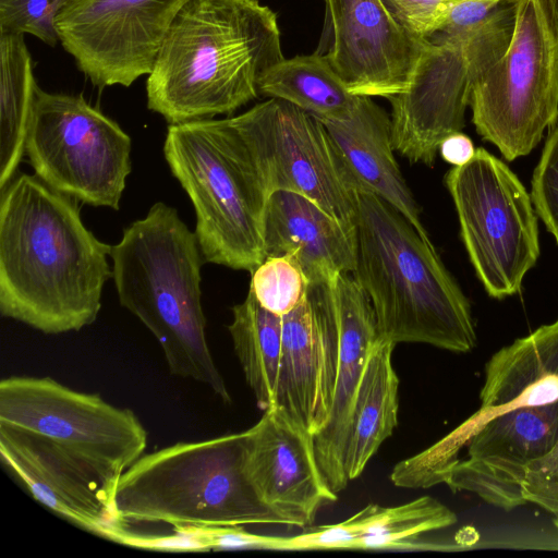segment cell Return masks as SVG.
<instances>
[{
	"instance_id": "obj_1",
	"label": "cell",
	"mask_w": 558,
	"mask_h": 558,
	"mask_svg": "<svg viewBox=\"0 0 558 558\" xmlns=\"http://www.w3.org/2000/svg\"><path fill=\"white\" fill-rule=\"evenodd\" d=\"M111 246L83 223L75 199L37 175L1 190L0 313L44 333L78 331L101 307Z\"/></svg>"
},
{
	"instance_id": "obj_2",
	"label": "cell",
	"mask_w": 558,
	"mask_h": 558,
	"mask_svg": "<svg viewBox=\"0 0 558 558\" xmlns=\"http://www.w3.org/2000/svg\"><path fill=\"white\" fill-rule=\"evenodd\" d=\"M282 59L277 16L267 5L190 0L147 75V107L169 124L230 114L257 98L259 78Z\"/></svg>"
},
{
	"instance_id": "obj_3",
	"label": "cell",
	"mask_w": 558,
	"mask_h": 558,
	"mask_svg": "<svg viewBox=\"0 0 558 558\" xmlns=\"http://www.w3.org/2000/svg\"><path fill=\"white\" fill-rule=\"evenodd\" d=\"M356 266L379 336L456 353L477 342L471 305L432 241L392 205L356 191Z\"/></svg>"
},
{
	"instance_id": "obj_4",
	"label": "cell",
	"mask_w": 558,
	"mask_h": 558,
	"mask_svg": "<svg viewBox=\"0 0 558 558\" xmlns=\"http://www.w3.org/2000/svg\"><path fill=\"white\" fill-rule=\"evenodd\" d=\"M120 304L159 342L169 372L232 398L211 355L202 306L203 254L175 208L158 202L111 246Z\"/></svg>"
},
{
	"instance_id": "obj_5",
	"label": "cell",
	"mask_w": 558,
	"mask_h": 558,
	"mask_svg": "<svg viewBox=\"0 0 558 558\" xmlns=\"http://www.w3.org/2000/svg\"><path fill=\"white\" fill-rule=\"evenodd\" d=\"M163 154L194 206L204 260L252 272L265 258L270 193L233 117L169 124Z\"/></svg>"
},
{
	"instance_id": "obj_6",
	"label": "cell",
	"mask_w": 558,
	"mask_h": 558,
	"mask_svg": "<svg viewBox=\"0 0 558 558\" xmlns=\"http://www.w3.org/2000/svg\"><path fill=\"white\" fill-rule=\"evenodd\" d=\"M114 504L130 523L173 529L283 525L243 472V432L180 441L143 454L119 478Z\"/></svg>"
},
{
	"instance_id": "obj_7",
	"label": "cell",
	"mask_w": 558,
	"mask_h": 558,
	"mask_svg": "<svg viewBox=\"0 0 558 558\" xmlns=\"http://www.w3.org/2000/svg\"><path fill=\"white\" fill-rule=\"evenodd\" d=\"M504 54L472 84L469 107L483 141L507 161L529 155L558 122V26L551 0H514Z\"/></svg>"
},
{
	"instance_id": "obj_8",
	"label": "cell",
	"mask_w": 558,
	"mask_h": 558,
	"mask_svg": "<svg viewBox=\"0 0 558 558\" xmlns=\"http://www.w3.org/2000/svg\"><path fill=\"white\" fill-rule=\"evenodd\" d=\"M445 183L460 234L486 293L502 300L520 293L541 254L531 194L509 166L480 147L465 165L451 168Z\"/></svg>"
},
{
	"instance_id": "obj_9",
	"label": "cell",
	"mask_w": 558,
	"mask_h": 558,
	"mask_svg": "<svg viewBox=\"0 0 558 558\" xmlns=\"http://www.w3.org/2000/svg\"><path fill=\"white\" fill-rule=\"evenodd\" d=\"M25 153L36 175L75 201L118 210L131 173V138L82 95L38 89Z\"/></svg>"
},
{
	"instance_id": "obj_10",
	"label": "cell",
	"mask_w": 558,
	"mask_h": 558,
	"mask_svg": "<svg viewBox=\"0 0 558 558\" xmlns=\"http://www.w3.org/2000/svg\"><path fill=\"white\" fill-rule=\"evenodd\" d=\"M558 439V401L541 407L502 404L480 409L432 447L444 464L433 485L468 492L490 506L511 511L526 505V466Z\"/></svg>"
},
{
	"instance_id": "obj_11",
	"label": "cell",
	"mask_w": 558,
	"mask_h": 558,
	"mask_svg": "<svg viewBox=\"0 0 558 558\" xmlns=\"http://www.w3.org/2000/svg\"><path fill=\"white\" fill-rule=\"evenodd\" d=\"M0 423L51 438L117 483L147 446V430L132 410L48 376L3 378Z\"/></svg>"
},
{
	"instance_id": "obj_12",
	"label": "cell",
	"mask_w": 558,
	"mask_h": 558,
	"mask_svg": "<svg viewBox=\"0 0 558 558\" xmlns=\"http://www.w3.org/2000/svg\"><path fill=\"white\" fill-rule=\"evenodd\" d=\"M269 193L301 194L338 220L355 226L356 189L318 117L270 98L233 117Z\"/></svg>"
},
{
	"instance_id": "obj_13",
	"label": "cell",
	"mask_w": 558,
	"mask_h": 558,
	"mask_svg": "<svg viewBox=\"0 0 558 558\" xmlns=\"http://www.w3.org/2000/svg\"><path fill=\"white\" fill-rule=\"evenodd\" d=\"M190 0H71L60 44L90 83L131 86L148 75L167 29Z\"/></svg>"
},
{
	"instance_id": "obj_14",
	"label": "cell",
	"mask_w": 558,
	"mask_h": 558,
	"mask_svg": "<svg viewBox=\"0 0 558 558\" xmlns=\"http://www.w3.org/2000/svg\"><path fill=\"white\" fill-rule=\"evenodd\" d=\"M318 47L348 90L390 98L408 89L428 38L405 31L381 0H323Z\"/></svg>"
},
{
	"instance_id": "obj_15",
	"label": "cell",
	"mask_w": 558,
	"mask_h": 558,
	"mask_svg": "<svg viewBox=\"0 0 558 558\" xmlns=\"http://www.w3.org/2000/svg\"><path fill=\"white\" fill-rule=\"evenodd\" d=\"M2 462L43 506L73 524L114 541L125 531L116 504L118 483L41 434L0 423Z\"/></svg>"
},
{
	"instance_id": "obj_16",
	"label": "cell",
	"mask_w": 558,
	"mask_h": 558,
	"mask_svg": "<svg viewBox=\"0 0 558 558\" xmlns=\"http://www.w3.org/2000/svg\"><path fill=\"white\" fill-rule=\"evenodd\" d=\"M243 472L259 504L283 525L310 527L337 500L319 470L314 436L274 405L243 432Z\"/></svg>"
},
{
	"instance_id": "obj_17",
	"label": "cell",
	"mask_w": 558,
	"mask_h": 558,
	"mask_svg": "<svg viewBox=\"0 0 558 558\" xmlns=\"http://www.w3.org/2000/svg\"><path fill=\"white\" fill-rule=\"evenodd\" d=\"M339 359V325L330 283L310 284L282 316L275 405L313 436L328 421Z\"/></svg>"
},
{
	"instance_id": "obj_18",
	"label": "cell",
	"mask_w": 558,
	"mask_h": 558,
	"mask_svg": "<svg viewBox=\"0 0 558 558\" xmlns=\"http://www.w3.org/2000/svg\"><path fill=\"white\" fill-rule=\"evenodd\" d=\"M472 84L462 43L439 33L428 38L408 89L388 98L395 150L432 167L441 141L464 128Z\"/></svg>"
},
{
	"instance_id": "obj_19",
	"label": "cell",
	"mask_w": 558,
	"mask_h": 558,
	"mask_svg": "<svg viewBox=\"0 0 558 558\" xmlns=\"http://www.w3.org/2000/svg\"><path fill=\"white\" fill-rule=\"evenodd\" d=\"M339 325V359L331 412L314 435L317 463L338 494L348 485L345 450L359 386L376 342L380 339L373 305L352 274L330 283Z\"/></svg>"
},
{
	"instance_id": "obj_20",
	"label": "cell",
	"mask_w": 558,
	"mask_h": 558,
	"mask_svg": "<svg viewBox=\"0 0 558 558\" xmlns=\"http://www.w3.org/2000/svg\"><path fill=\"white\" fill-rule=\"evenodd\" d=\"M356 226L335 218L310 198L272 192L264 217L265 258L286 256L302 269L310 284L331 283L356 266Z\"/></svg>"
},
{
	"instance_id": "obj_21",
	"label": "cell",
	"mask_w": 558,
	"mask_h": 558,
	"mask_svg": "<svg viewBox=\"0 0 558 558\" xmlns=\"http://www.w3.org/2000/svg\"><path fill=\"white\" fill-rule=\"evenodd\" d=\"M356 191H366L398 209L426 239L418 206L393 156L391 118L372 97L360 96L340 119L318 118Z\"/></svg>"
},
{
	"instance_id": "obj_22",
	"label": "cell",
	"mask_w": 558,
	"mask_h": 558,
	"mask_svg": "<svg viewBox=\"0 0 558 558\" xmlns=\"http://www.w3.org/2000/svg\"><path fill=\"white\" fill-rule=\"evenodd\" d=\"M396 344L379 339L369 353L355 399L345 450L349 481L362 474L398 425L399 378L392 365Z\"/></svg>"
},
{
	"instance_id": "obj_23",
	"label": "cell",
	"mask_w": 558,
	"mask_h": 558,
	"mask_svg": "<svg viewBox=\"0 0 558 558\" xmlns=\"http://www.w3.org/2000/svg\"><path fill=\"white\" fill-rule=\"evenodd\" d=\"M39 87L24 35H0V189L12 180Z\"/></svg>"
},
{
	"instance_id": "obj_24",
	"label": "cell",
	"mask_w": 558,
	"mask_h": 558,
	"mask_svg": "<svg viewBox=\"0 0 558 558\" xmlns=\"http://www.w3.org/2000/svg\"><path fill=\"white\" fill-rule=\"evenodd\" d=\"M258 93L325 119L349 116L360 98L348 90L328 61L317 52L284 58L274 64L259 78Z\"/></svg>"
},
{
	"instance_id": "obj_25",
	"label": "cell",
	"mask_w": 558,
	"mask_h": 558,
	"mask_svg": "<svg viewBox=\"0 0 558 558\" xmlns=\"http://www.w3.org/2000/svg\"><path fill=\"white\" fill-rule=\"evenodd\" d=\"M228 330L244 378L258 408L266 411L276 400L282 316L264 308L248 290L245 300L233 306Z\"/></svg>"
},
{
	"instance_id": "obj_26",
	"label": "cell",
	"mask_w": 558,
	"mask_h": 558,
	"mask_svg": "<svg viewBox=\"0 0 558 558\" xmlns=\"http://www.w3.org/2000/svg\"><path fill=\"white\" fill-rule=\"evenodd\" d=\"M352 517L359 533L355 549L418 548L420 535L457 522L452 510L429 496L397 507L367 505Z\"/></svg>"
},
{
	"instance_id": "obj_27",
	"label": "cell",
	"mask_w": 558,
	"mask_h": 558,
	"mask_svg": "<svg viewBox=\"0 0 558 558\" xmlns=\"http://www.w3.org/2000/svg\"><path fill=\"white\" fill-rule=\"evenodd\" d=\"M251 274L250 291L264 308L279 316L294 310L310 286L299 265L286 256L266 257Z\"/></svg>"
},
{
	"instance_id": "obj_28",
	"label": "cell",
	"mask_w": 558,
	"mask_h": 558,
	"mask_svg": "<svg viewBox=\"0 0 558 558\" xmlns=\"http://www.w3.org/2000/svg\"><path fill=\"white\" fill-rule=\"evenodd\" d=\"M71 0H0V35L37 37L54 47L60 43L57 20Z\"/></svg>"
},
{
	"instance_id": "obj_29",
	"label": "cell",
	"mask_w": 558,
	"mask_h": 558,
	"mask_svg": "<svg viewBox=\"0 0 558 558\" xmlns=\"http://www.w3.org/2000/svg\"><path fill=\"white\" fill-rule=\"evenodd\" d=\"M530 194L537 217L558 245V124L545 141L532 174Z\"/></svg>"
},
{
	"instance_id": "obj_30",
	"label": "cell",
	"mask_w": 558,
	"mask_h": 558,
	"mask_svg": "<svg viewBox=\"0 0 558 558\" xmlns=\"http://www.w3.org/2000/svg\"><path fill=\"white\" fill-rule=\"evenodd\" d=\"M522 496L526 504L548 512L558 524V439L549 452L526 466Z\"/></svg>"
},
{
	"instance_id": "obj_31",
	"label": "cell",
	"mask_w": 558,
	"mask_h": 558,
	"mask_svg": "<svg viewBox=\"0 0 558 558\" xmlns=\"http://www.w3.org/2000/svg\"><path fill=\"white\" fill-rule=\"evenodd\" d=\"M393 19L410 34L430 38L437 34L450 0H381Z\"/></svg>"
},
{
	"instance_id": "obj_32",
	"label": "cell",
	"mask_w": 558,
	"mask_h": 558,
	"mask_svg": "<svg viewBox=\"0 0 558 558\" xmlns=\"http://www.w3.org/2000/svg\"><path fill=\"white\" fill-rule=\"evenodd\" d=\"M116 542L124 545L166 551H208L210 543L207 530L201 529H173L172 534L167 535H141L131 533L128 529Z\"/></svg>"
},
{
	"instance_id": "obj_33",
	"label": "cell",
	"mask_w": 558,
	"mask_h": 558,
	"mask_svg": "<svg viewBox=\"0 0 558 558\" xmlns=\"http://www.w3.org/2000/svg\"><path fill=\"white\" fill-rule=\"evenodd\" d=\"M475 151L472 140L462 132L445 137L438 148L441 158L453 167L468 163L475 155Z\"/></svg>"
},
{
	"instance_id": "obj_34",
	"label": "cell",
	"mask_w": 558,
	"mask_h": 558,
	"mask_svg": "<svg viewBox=\"0 0 558 558\" xmlns=\"http://www.w3.org/2000/svg\"><path fill=\"white\" fill-rule=\"evenodd\" d=\"M551 3H553L555 16H556L557 26H558V0H551Z\"/></svg>"
}]
</instances>
